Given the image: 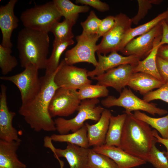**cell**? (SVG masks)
I'll return each mask as SVG.
<instances>
[{
    "label": "cell",
    "instance_id": "24",
    "mask_svg": "<svg viewBox=\"0 0 168 168\" xmlns=\"http://www.w3.org/2000/svg\"><path fill=\"white\" fill-rule=\"evenodd\" d=\"M168 15L167 10L159 14L152 20L136 27L131 28L126 34L118 49L120 51L130 40L137 36L143 35L165 20Z\"/></svg>",
    "mask_w": 168,
    "mask_h": 168
},
{
    "label": "cell",
    "instance_id": "3",
    "mask_svg": "<svg viewBox=\"0 0 168 168\" xmlns=\"http://www.w3.org/2000/svg\"><path fill=\"white\" fill-rule=\"evenodd\" d=\"M48 33L24 27L18 34L17 48L21 66L32 65L45 69L49 46Z\"/></svg>",
    "mask_w": 168,
    "mask_h": 168
},
{
    "label": "cell",
    "instance_id": "13",
    "mask_svg": "<svg viewBox=\"0 0 168 168\" xmlns=\"http://www.w3.org/2000/svg\"><path fill=\"white\" fill-rule=\"evenodd\" d=\"M50 137L44 138V147L49 148L56 158L64 157L68 162L70 168H88L89 148H85L70 143H67L64 149L56 148Z\"/></svg>",
    "mask_w": 168,
    "mask_h": 168
},
{
    "label": "cell",
    "instance_id": "37",
    "mask_svg": "<svg viewBox=\"0 0 168 168\" xmlns=\"http://www.w3.org/2000/svg\"><path fill=\"white\" fill-rule=\"evenodd\" d=\"M115 22V16H108L101 20L97 34L100 37H103L113 26Z\"/></svg>",
    "mask_w": 168,
    "mask_h": 168
},
{
    "label": "cell",
    "instance_id": "40",
    "mask_svg": "<svg viewBox=\"0 0 168 168\" xmlns=\"http://www.w3.org/2000/svg\"><path fill=\"white\" fill-rule=\"evenodd\" d=\"M162 35L161 39L159 44V46L164 44H168V26L164 21L161 22Z\"/></svg>",
    "mask_w": 168,
    "mask_h": 168
},
{
    "label": "cell",
    "instance_id": "34",
    "mask_svg": "<svg viewBox=\"0 0 168 168\" xmlns=\"http://www.w3.org/2000/svg\"><path fill=\"white\" fill-rule=\"evenodd\" d=\"M101 20L93 11H91L86 20L81 23L83 29L82 33L87 35L97 34L98 28Z\"/></svg>",
    "mask_w": 168,
    "mask_h": 168
},
{
    "label": "cell",
    "instance_id": "27",
    "mask_svg": "<svg viewBox=\"0 0 168 168\" xmlns=\"http://www.w3.org/2000/svg\"><path fill=\"white\" fill-rule=\"evenodd\" d=\"M74 43L73 39L63 41L54 40L52 52L47 62L45 74H51L56 71L59 65L60 59L63 53L68 46Z\"/></svg>",
    "mask_w": 168,
    "mask_h": 168
},
{
    "label": "cell",
    "instance_id": "30",
    "mask_svg": "<svg viewBox=\"0 0 168 168\" xmlns=\"http://www.w3.org/2000/svg\"><path fill=\"white\" fill-rule=\"evenodd\" d=\"M79 97L81 100L107 97L109 90L105 86L97 84L86 85L78 90Z\"/></svg>",
    "mask_w": 168,
    "mask_h": 168
},
{
    "label": "cell",
    "instance_id": "22",
    "mask_svg": "<svg viewBox=\"0 0 168 168\" xmlns=\"http://www.w3.org/2000/svg\"><path fill=\"white\" fill-rule=\"evenodd\" d=\"M161 37L162 35L157 39L153 48L150 54L143 60H139L137 65L134 67L133 73L144 72L162 81L158 72L156 63L157 51Z\"/></svg>",
    "mask_w": 168,
    "mask_h": 168
},
{
    "label": "cell",
    "instance_id": "29",
    "mask_svg": "<svg viewBox=\"0 0 168 168\" xmlns=\"http://www.w3.org/2000/svg\"><path fill=\"white\" fill-rule=\"evenodd\" d=\"M75 23L74 21L65 19L61 22L58 21L54 23L50 32L54 34V40L63 41L73 39L74 35L72 28Z\"/></svg>",
    "mask_w": 168,
    "mask_h": 168
},
{
    "label": "cell",
    "instance_id": "32",
    "mask_svg": "<svg viewBox=\"0 0 168 168\" xmlns=\"http://www.w3.org/2000/svg\"><path fill=\"white\" fill-rule=\"evenodd\" d=\"M12 53L11 49L5 48L0 44V68L3 75L11 72L18 64L17 59L11 55Z\"/></svg>",
    "mask_w": 168,
    "mask_h": 168
},
{
    "label": "cell",
    "instance_id": "43",
    "mask_svg": "<svg viewBox=\"0 0 168 168\" xmlns=\"http://www.w3.org/2000/svg\"><path fill=\"white\" fill-rule=\"evenodd\" d=\"M57 159L58 160L60 166V168H63L64 163L63 161L60 160L59 158H58Z\"/></svg>",
    "mask_w": 168,
    "mask_h": 168
},
{
    "label": "cell",
    "instance_id": "39",
    "mask_svg": "<svg viewBox=\"0 0 168 168\" xmlns=\"http://www.w3.org/2000/svg\"><path fill=\"white\" fill-rule=\"evenodd\" d=\"M156 63L158 72L165 83L168 82V60L157 56Z\"/></svg>",
    "mask_w": 168,
    "mask_h": 168
},
{
    "label": "cell",
    "instance_id": "44",
    "mask_svg": "<svg viewBox=\"0 0 168 168\" xmlns=\"http://www.w3.org/2000/svg\"><path fill=\"white\" fill-rule=\"evenodd\" d=\"M168 12V8L167 10ZM165 21L167 25L168 26V15L167 17L166 18V19L164 20Z\"/></svg>",
    "mask_w": 168,
    "mask_h": 168
},
{
    "label": "cell",
    "instance_id": "38",
    "mask_svg": "<svg viewBox=\"0 0 168 168\" xmlns=\"http://www.w3.org/2000/svg\"><path fill=\"white\" fill-rule=\"evenodd\" d=\"M75 2L77 4L91 6L100 12H106L110 9L108 4L99 0H76Z\"/></svg>",
    "mask_w": 168,
    "mask_h": 168
},
{
    "label": "cell",
    "instance_id": "14",
    "mask_svg": "<svg viewBox=\"0 0 168 168\" xmlns=\"http://www.w3.org/2000/svg\"><path fill=\"white\" fill-rule=\"evenodd\" d=\"M134 67L130 64L122 65L92 79L96 80L97 84L106 87H112L120 93L128 86L133 73Z\"/></svg>",
    "mask_w": 168,
    "mask_h": 168
},
{
    "label": "cell",
    "instance_id": "6",
    "mask_svg": "<svg viewBox=\"0 0 168 168\" xmlns=\"http://www.w3.org/2000/svg\"><path fill=\"white\" fill-rule=\"evenodd\" d=\"M101 102L103 106L107 108L115 106L122 107L125 109V112L141 110L153 116L156 114L161 116L168 113L166 110L158 107L155 104L147 102L140 99L135 95L130 89L126 87L120 93L118 98L108 96Z\"/></svg>",
    "mask_w": 168,
    "mask_h": 168
},
{
    "label": "cell",
    "instance_id": "25",
    "mask_svg": "<svg viewBox=\"0 0 168 168\" xmlns=\"http://www.w3.org/2000/svg\"><path fill=\"white\" fill-rule=\"evenodd\" d=\"M50 137L52 141L54 142H66L85 148H89L90 147L87 128L85 124L72 133L65 134H54Z\"/></svg>",
    "mask_w": 168,
    "mask_h": 168
},
{
    "label": "cell",
    "instance_id": "42",
    "mask_svg": "<svg viewBox=\"0 0 168 168\" xmlns=\"http://www.w3.org/2000/svg\"><path fill=\"white\" fill-rule=\"evenodd\" d=\"M157 56L168 60V44H163L159 47Z\"/></svg>",
    "mask_w": 168,
    "mask_h": 168
},
{
    "label": "cell",
    "instance_id": "20",
    "mask_svg": "<svg viewBox=\"0 0 168 168\" xmlns=\"http://www.w3.org/2000/svg\"><path fill=\"white\" fill-rule=\"evenodd\" d=\"M21 142L0 139V168H26L17 154Z\"/></svg>",
    "mask_w": 168,
    "mask_h": 168
},
{
    "label": "cell",
    "instance_id": "12",
    "mask_svg": "<svg viewBox=\"0 0 168 168\" xmlns=\"http://www.w3.org/2000/svg\"><path fill=\"white\" fill-rule=\"evenodd\" d=\"M161 22L148 32L130 40L120 52L126 56H135L140 60L145 58L152 51L157 39L162 34Z\"/></svg>",
    "mask_w": 168,
    "mask_h": 168
},
{
    "label": "cell",
    "instance_id": "9",
    "mask_svg": "<svg viewBox=\"0 0 168 168\" xmlns=\"http://www.w3.org/2000/svg\"><path fill=\"white\" fill-rule=\"evenodd\" d=\"M115 22L112 28L97 45V54L104 55L113 51H118L119 46L128 30L131 28L132 19L121 12L115 16Z\"/></svg>",
    "mask_w": 168,
    "mask_h": 168
},
{
    "label": "cell",
    "instance_id": "26",
    "mask_svg": "<svg viewBox=\"0 0 168 168\" xmlns=\"http://www.w3.org/2000/svg\"><path fill=\"white\" fill-rule=\"evenodd\" d=\"M53 1L62 16L76 22L79 14L87 12L90 10L88 6L77 5L69 0H54Z\"/></svg>",
    "mask_w": 168,
    "mask_h": 168
},
{
    "label": "cell",
    "instance_id": "28",
    "mask_svg": "<svg viewBox=\"0 0 168 168\" xmlns=\"http://www.w3.org/2000/svg\"><path fill=\"white\" fill-rule=\"evenodd\" d=\"M133 114L136 118L158 131L162 138L168 139V114L163 117L156 118L150 117L140 111H135Z\"/></svg>",
    "mask_w": 168,
    "mask_h": 168
},
{
    "label": "cell",
    "instance_id": "10",
    "mask_svg": "<svg viewBox=\"0 0 168 168\" xmlns=\"http://www.w3.org/2000/svg\"><path fill=\"white\" fill-rule=\"evenodd\" d=\"M88 71L66 63L64 59L60 63L54 80L59 87L74 90H79L83 86L91 84L88 78Z\"/></svg>",
    "mask_w": 168,
    "mask_h": 168
},
{
    "label": "cell",
    "instance_id": "7",
    "mask_svg": "<svg viewBox=\"0 0 168 168\" xmlns=\"http://www.w3.org/2000/svg\"><path fill=\"white\" fill-rule=\"evenodd\" d=\"M100 38L97 34L87 35L82 33L76 36V45L65 53L64 60L66 63L73 65L86 62L96 66L98 64L95 54L97 50L96 43Z\"/></svg>",
    "mask_w": 168,
    "mask_h": 168
},
{
    "label": "cell",
    "instance_id": "11",
    "mask_svg": "<svg viewBox=\"0 0 168 168\" xmlns=\"http://www.w3.org/2000/svg\"><path fill=\"white\" fill-rule=\"evenodd\" d=\"M81 100L77 90L58 88L51 100L49 112L52 118L68 117L77 111Z\"/></svg>",
    "mask_w": 168,
    "mask_h": 168
},
{
    "label": "cell",
    "instance_id": "18",
    "mask_svg": "<svg viewBox=\"0 0 168 168\" xmlns=\"http://www.w3.org/2000/svg\"><path fill=\"white\" fill-rule=\"evenodd\" d=\"M95 152L104 155L113 160L118 168H132L146 163L141 159L133 156L119 147L104 144L92 148Z\"/></svg>",
    "mask_w": 168,
    "mask_h": 168
},
{
    "label": "cell",
    "instance_id": "4",
    "mask_svg": "<svg viewBox=\"0 0 168 168\" xmlns=\"http://www.w3.org/2000/svg\"><path fill=\"white\" fill-rule=\"evenodd\" d=\"M100 100L98 98L82 100L74 118L68 119L59 117L54 120L56 130L60 134L76 132L85 125L87 120L97 122L105 109L97 105Z\"/></svg>",
    "mask_w": 168,
    "mask_h": 168
},
{
    "label": "cell",
    "instance_id": "1",
    "mask_svg": "<svg viewBox=\"0 0 168 168\" xmlns=\"http://www.w3.org/2000/svg\"><path fill=\"white\" fill-rule=\"evenodd\" d=\"M58 68L54 73L45 74L40 77L41 84L38 92L32 99L21 104L19 109V114L35 132L56 130L54 120L49 113V107L53 96L59 88L54 80Z\"/></svg>",
    "mask_w": 168,
    "mask_h": 168
},
{
    "label": "cell",
    "instance_id": "2",
    "mask_svg": "<svg viewBox=\"0 0 168 168\" xmlns=\"http://www.w3.org/2000/svg\"><path fill=\"white\" fill-rule=\"evenodd\" d=\"M124 112L127 116L119 147L147 162L153 143L157 142L152 130L148 124L136 118L132 112Z\"/></svg>",
    "mask_w": 168,
    "mask_h": 168
},
{
    "label": "cell",
    "instance_id": "35",
    "mask_svg": "<svg viewBox=\"0 0 168 168\" xmlns=\"http://www.w3.org/2000/svg\"><path fill=\"white\" fill-rule=\"evenodd\" d=\"M138 8L137 14L132 18L133 23L135 25L143 19L151 9L153 5H158L162 2V0H138Z\"/></svg>",
    "mask_w": 168,
    "mask_h": 168
},
{
    "label": "cell",
    "instance_id": "31",
    "mask_svg": "<svg viewBox=\"0 0 168 168\" xmlns=\"http://www.w3.org/2000/svg\"><path fill=\"white\" fill-rule=\"evenodd\" d=\"M88 168H118L115 163L107 156L90 149Z\"/></svg>",
    "mask_w": 168,
    "mask_h": 168
},
{
    "label": "cell",
    "instance_id": "16",
    "mask_svg": "<svg viewBox=\"0 0 168 168\" xmlns=\"http://www.w3.org/2000/svg\"><path fill=\"white\" fill-rule=\"evenodd\" d=\"M17 0H10L5 5L0 7V28L2 35L1 44L4 47L11 49L12 44L11 37L13 31L18 26L19 20L14 13Z\"/></svg>",
    "mask_w": 168,
    "mask_h": 168
},
{
    "label": "cell",
    "instance_id": "33",
    "mask_svg": "<svg viewBox=\"0 0 168 168\" xmlns=\"http://www.w3.org/2000/svg\"><path fill=\"white\" fill-rule=\"evenodd\" d=\"M154 142L147 162L155 168H168V160L165 155V151H161L156 147Z\"/></svg>",
    "mask_w": 168,
    "mask_h": 168
},
{
    "label": "cell",
    "instance_id": "5",
    "mask_svg": "<svg viewBox=\"0 0 168 168\" xmlns=\"http://www.w3.org/2000/svg\"><path fill=\"white\" fill-rule=\"evenodd\" d=\"M62 16L52 1L26 9L20 19L24 27L48 33L53 24Z\"/></svg>",
    "mask_w": 168,
    "mask_h": 168
},
{
    "label": "cell",
    "instance_id": "8",
    "mask_svg": "<svg viewBox=\"0 0 168 168\" xmlns=\"http://www.w3.org/2000/svg\"><path fill=\"white\" fill-rule=\"evenodd\" d=\"M39 70L33 65H29L21 73L1 76L0 79L12 82L17 86L21 93V104H23L34 97L40 89L41 82L38 76Z\"/></svg>",
    "mask_w": 168,
    "mask_h": 168
},
{
    "label": "cell",
    "instance_id": "17",
    "mask_svg": "<svg viewBox=\"0 0 168 168\" xmlns=\"http://www.w3.org/2000/svg\"><path fill=\"white\" fill-rule=\"evenodd\" d=\"M98 64L93 70L88 71V77L91 78L101 75L107 71L125 64H130L135 66L139 60L137 57L134 56H123L117 51H113L108 56L97 54Z\"/></svg>",
    "mask_w": 168,
    "mask_h": 168
},
{
    "label": "cell",
    "instance_id": "19",
    "mask_svg": "<svg viewBox=\"0 0 168 168\" xmlns=\"http://www.w3.org/2000/svg\"><path fill=\"white\" fill-rule=\"evenodd\" d=\"M112 115L110 110L105 109L96 123L92 125L87 123H85L87 128L90 146H99L105 144L110 118Z\"/></svg>",
    "mask_w": 168,
    "mask_h": 168
},
{
    "label": "cell",
    "instance_id": "21",
    "mask_svg": "<svg viewBox=\"0 0 168 168\" xmlns=\"http://www.w3.org/2000/svg\"><path fill=\"white\" fill-rule=\"evenodd\" d=\"M165 83L147 73L137 72L132 74L127 86L144 96L153 89L160 88Z\"/></svg>",
    "mask_w": 168,
    "mask_h": 168
},
{
    "label": "cell",
    "instance_id": "23",
    "mask_svg": "<svg viewBox=\"0 0 168 168\" xmlns=\"http://www.w3.org/2000/svg\"><path fill=\"white\" fill-rule=\"evenodd\" d=\"M124 113L117 116H111L105 144L119 147L123 126L127 116V114Z\"/></svg>",
    "mask_w": 168,
    "mask_h": 168
},
{
    "label": "cell",
    "instance_id": "36",
    "mask_svg": "<svg viewBox=\"0 0 168 168\" xmlns=\"http://www.w3.org/2000/svg\"><path fill=\"white\" fill-rule=\"evenodd\" d=\"M143 99L147 102L160 100L168 103V82L160 88L143 96Z\"/></svg>",
    "mask_w": 168,
    "mask_h": 168
},
{
    "label": "cell",
    "instance_id": "15",
    "mask_svg": "<svg viewBox=\"0 0 168 168\" xmlns=\"http://www.w3.org/2000/svg\"><path fill=\"white\" fill-rule=\"evenodd\" d=\"M6 86L0 85V139L7 141H21L18 132L12 125V120L16 115L9 110L7 101Z\"/></svg>",
    "mask_w": 168,
    "mask_h": 168
},
{
    "label": "cell",
    "instance_id": "41",
    "mask_svg": "<svg viewBox=\"0 0 168 168\" xmlns=\"http://www.w3.org/2000/svg\"><path fill=\"white\" fill-rule=\"evenodd\" d=\"M152 132L154 136L156 138L157 142L162 144L166 147V151H164L165 154L168 160V139H164L160 137L157 131L155 129L152 130Z\"/></svg>",
    "mask_w": 168,
    "mask_h": 168
}]
</instances>
